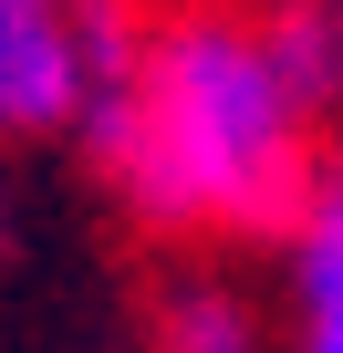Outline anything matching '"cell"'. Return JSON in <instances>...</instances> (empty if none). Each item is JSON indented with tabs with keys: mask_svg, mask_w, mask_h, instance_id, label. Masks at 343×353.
Returning a JSON list of instances; mask_svg holds the SVG:
<instances>
[{
	"mask_svg": "<svg viewBox=\"0 0 343 353\" xmlns=\"http://www.w3.org/2000/svg\"><path fill=\"white\" fill-rule=\"evenodd\" d=\"M260 52H271V73L291 83L302 114H322V104L343 94V21H333V11H271V21H260Z\"/></svg>",
	"mask_w": 343,
	"mask_h": 353,
	"instance_id": "277c9868",
	"label": "cell"
},
{
	"mask_svg": "<svg viewBox=\"0 0 343 353\" xmlns=\"http://www.w3.org/2000/svg\"><path fill=\"white\" fill-rule=\"evenodd\" d=\"M156 353H260V332H250V312H239L229 291L188 281L177 301L156 312Z\"/></svg>",
	"mask_w": 343,
	"mask_h": 353,
	"instance_id": "5b68a950",
	"label": "cell"
},
{
	"mask_svg": "<svg viewBox=\"0 0 343 353\" xmlns=\"http://www.w3.org/2000/svg\"><path fill=\"white\" fill-rule=\"evenodd\" d=\"M333 21H343V11H333Z\"/></svg>",
	"mask_w": 343,
	"mask_h": 353,
	"instance_id": "52a82bcc",
	"label": "cell"
},
{
	"mask_svg": "<svg viewBox=\"0 0 343 353\" xmlns=\"http://www.w3.org/2000/svg\"><path fill=\"white\" fill-rule=\"evenodd\" d=\"M281 11H343V0H281Z\"/></svg>",
	"mask_w": 343,
	"mask_h": 353,
	"instance_id": "8992f818",
	"label": "cell"
},
{
	"mask_svg": "<svg viewBox=\"0 0 343 353\" xmlns=\"http://www.w3.org/2000/svg\"><path fill=\"white\" fill-rule=\"evenodd\" d=\"M291 301H302V353H343V176L312 188L291 229Z\"/></svg>",
	"mask_w": 343,
	"mask_h": 353,
	"instance_id": "3957f363",
	"label": "cell"
},
{
	"mask_svg": "<svg viewBox=\"0 0 343 353\" xmlns=\"http://www.w3.org/2000/svg\"><path fill=\"white\" fill-rule=\"evenodd\" d=\"M84 0H0V125L52 135L84 125Z\"/></svg>",
	"mask_w": 343,
	"mask_h": 353,
	"instance_id": "7a4b0ae2",
	"label": "cell"
},
{
	"mask_svg": "<svg viewBox=\"0 0 343 353\" xmlns=\"http://www.w3.org/2000/svg\"><path fill=\"white\" fill-rule=\"evenodd\" d=\"M84 135L146 229L260 239V229H302L312 208V114L271 73L260 32L229 11L146 32L135 83L104 114H84Z\"/></svg>",
	"mask_w": 343,
	"mask_h": 353,
	"instance_id": "6da1fadb",
	"label": "cell"
}]
</instances>
